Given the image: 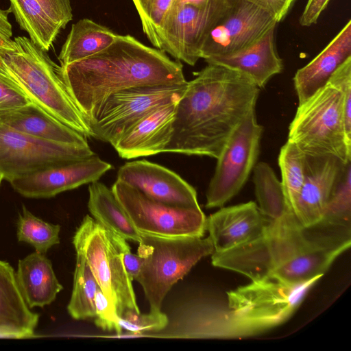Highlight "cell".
<instances>
[{
  "label": "cell",
  "instance_id": "cell-1",
  "mask_svg": "<svg viewBox=\"0 0 351 351\" xmlns=\"http://www.w3.org/2000/svg\"><path fill=\"white\" fill-rule=\"evenodd\" d=\"M259 92L243 73L208 64L187 82L165 152L217 159L232 133L255 110Z\"/></svg>",
  "mask_w": 351,
  "mask_h": 351
},
{
  "label": "cell",
  "instance_id": "cell-2",
  "mask_svg": "<svg viewBox=\"0 0 351 351\" xmlns=\"http://www.w3.org/2000/svg\"><path fill=\"white\" fill-rule=\"evenodd\" d=\"M67 90L88 123L111 95L141 86L184 84L180 61L130 35H117L102 51L61 66Z\"/></svg>",
  "mask_w": 351,
  "mask_h": 351
},
{
  "label": "cell",
  "instance_id": "cell-3",
  "mask_svg": "<svg viewBox=\"0 0 351 351\" xmlns=\"http://www.w3.org/2000/svg\"><path fill=\"white\" fill-rule=\"evenodd\" d=\"M14 42V49H0V73L32 103L86 138L92 137L87 120L64 82L61 66L29 38L17 36Z\"/></svg>",
  "mask_w": 351,
  "mask_h": 351
},
{
  "label": "cell",
  "instance_id": "cell-4",
  "mask_svg": "<svg viewBox=\"0 0 351 351\" xmlns=\"http://www.w3.org/2000/svg\"><path fill=\"white\" fill-rule=\"evenodd\" d=\"M351 83V57L332 73L327 84L298 105L289 127L288 141L305 155L332 156L351 162V137L343 120L344 88Z\"/></svg>",
  "mask_w": 351,
  "mask_h": 351
},
{
  "label": "cell",
  "instance_id": "cell-5",
  "mask_svg": "<svg viewBox=\"0 0 351 351\" xmlns=\"http://www.w3.org/2000/svg\"><path fill=\"white\" fill-rule=\"evenodd\" d=\"M138 243L137 254L144 261L135 280L142 286L152 313L160 312L171 287L199 260L214 252L209 237L171 238L141 234Z\"/></svg>",
  "mask_w": 351,
  "mask_h": 351
},
{
  "label": "cell",
  "instance_id": "cell-6",
  "mask_svg": "<svg viewBox=\"0 0 351 351\" xmlns=\"http://www.w3.org/2000/svg\"><path fill=\"white\" fill-rule=\"evenodd\" d=\"M73 243L90 267L104 295L120 317L127 310L140 312L123 254L130 249L126 239L86 215L77 229Z\"/></svg>",
  "mask_w": 351,
  "mask_h": 351
},
{
  "label": "cell",
  "instance_id": "cell-7",
  "mask_svg": "<svg viewBox=\"0 0 351 351\" xmlns=\"http://www.w3.org/2000/svg\"><path fill=\"white\" fill-rule=\"evenodd\" d=\"M306 239L305 228L291 213L280 221H270L261 237L223 252H214L212 264L240 273L252 281L261 280L270 277Z\"/></svg>",
  "mask_w": 351,
  "mask_h": 351
},
{
  "label": "cell",
  "instance_id": "cell-8",
  "mask_svg": "<svg viewBox=\"0 0 351 351\" xmlns=\"http://www.w3.org/2000/svg\"><path fill=\"white\" fill-rule=\"evenodd\" d=\"M186 85L141 86L113 93L88 121L92 137L114 147L143 119L163 106L178 102Z\"/></svg>",
  "mask_w": 351,
  "mask_h": 351
},
{
  "label": "cell",
  "instance_id": "cell-9",
  "mask_svg": "<svg viewBox=\"0 0 351 351\" xmlns=\"http://www.w3.org/2000/svg\"><path fill=\"white\" fill-rule=\"evenodd\" d=\"M322 276L298 284L269 277L227 293L228 307L240 319L267 330L286 322Z\"/></svg>",
  "mask_w": 351,
  "mask_h": 351
},
{
  "label": "cell",
  "instance_id": "cell-10",
  "mask_svg": "<svg viewBox=\"0 0 351 351\" xmlns=\"http://www.w3.org/2000/svg\"><path fill=\"white\" fill-rule=\"evenodd\" d=\"M135 228L141 234L162 237H202L206 217L201 208H187L153 200L117 180L112 186Z\"/></svg>",
  "mask_w": 351,
  "mask_h": 351
},
{
  "label": "cell",
  "instance_id": "cell-11",
  "mask_svg": "<svg viewBox=\"0 0 351 351\" xmlns=\"http://www.w3.org/2000/svg\"><path fill=\"white\" fill-rule=\"evenodd\" d=\"M263 128L251 112L232 133L217 158L206 191V207H222L241 190L259 154Z\"/></svg>",
  "mask_w": 351,
  "mask_h": 351
},
{
  "label": "cell",
  "instance_id": "cell-12",
  "mask_svg": "<svg viewBox=\"0 0 351 351\" xmlns=\"http://www.w3.org/2000/svg\"><path fill=\"white\" fill-rule=\"evenodd\" d=\"M264 328L237 317L228 306L197 300L181 306L165 328L141 337L162 339H234L259 335Z\"/></svg>",
  "mask_w": 351,
  "mask_h": 351
},
{
  "label": "cell",
  "instance_id": "cell-13",
  "mask_svg": "<svg viewBox=\"0 0 351 351\" xmlns=\"http://www.w3.org/2000/svg\"><path fill=\"white\" fill-rule=\"evenodd\" d=\"M95 154L88 144L47 141L15 131L0 122V173L8 182Z\"/></svg>",
  "mask_w": 351,
  "mask_h": 351
},
{
  "label": "cell",
  "instance_id": "cell-14",
  "mask_svg": "<svg viewBox=\"0 0 351 351\" xmlns=\"http://www.w3.org/2000/svg\"><path fill=\"white\" fill-rule=\"evenodd\" d=\"M228 1L171 8L158 30L156 47L178 61L194 66L200 58L204 38L223 14Z\"/></svg>",
  "mask_w": 351,
  "mask_h": 351
},
{
  "label": "cell",
  "instance_id": "cell-15",
  "mask_svg": "<svg viewBox=\"0 0 351 351\" xmlns=\"http://www.w3.org/2000/svg\"><path fill=\"white\" fill-rule=\"evenodd\" d=\"M278 21L270 13L245 0H228L216 24L209 31L200 49L205 61L234 53L256 43Z\"/></svg>",
  "mask_w": 351,
  "mask_h": 351
},
{
  "label": "cell",
  "instance_id": "cell-16",
  "mask_svg": "<svg viewBox=\"0 0 351 351\" xmlns=\"http://www.w3.org/2000/svg\"><path fill=\"white\" fill-rule=\"evenodd\" d=\"M112 167L95 154L27 174L9 182L24 197L47 198L98 181Z\"/></svg>",
  "mask_w": 351,
  "mask_h": 351
},
{
  "label": "cell",
  "instance_id": "cell-17",
  "mask_svg": "<svg viewBox=\"0 0 351 351\" xmlns=\"http://www.w3.org/2000/svg\"><path fill=\"white\" fill-rule=\"evenodd\" d=\"M305 229L304 243L274 270L271 277L298 284L323 276L334 261L350 247V236L322 232L313 227Z\"/></svg>",
  "mask_w": 351,
  "mask_h": 351
},
{
  "label": "cell",
  "instance_id": "cell-18",
  "mask_svg": "<svg viewBox=\"0 0 351 351\" xmlns=\"http://www.w3.org/2000/svg\"><path fill=\"white\" fill-rule=\"evenodd\" d=\"M117 180L169 205L199 208L195 189L174 171L146 160L125 163Z\"/></svg>",
  "mask_w": 351,
  "mask_h": 351
},
{
  "label": "cell",
  "instance_id": "cell-19",
  "mask_svg": "<svg viewBox=\"0 0 351 351\" xmlns=\"http://www.w3.org/2000/svg\"><path fill=\"white\" fill-rule=\"evenodd\" d=\"M305 156L304 181L293 213L303 228H309L322 220L346 164L332 156Z\"/></svg>",
  "mask_w": 351,
  "mask_h": 351
},
{
  "label": "cell",
  "instance_id": "cell-20",
  "mask_svg": "<svg viewBox=\"0 0 351 351\" xmlns=\"http://www.w3.org/2000/svg\"><path fill=\"white\" fill-rule=\"evenodd\" d=\"M270 221L254 202L221 208L206 218L214 252H220L255 239L265 233Z\"/></svg>",
  "mask_w": 351,
  "mask_h": 351
},
{
  "label": "cell",
  "instance_id": "cell-21",
  "mask_svg": "<svg viewBox=\"0 0 351 351\" xmlns=\"http://www.w3.org/2000/svg\"><path fill=\"white\" fill-rule=\"evenodd\" d=\"M178 102L159 108L130 129L113 147L119 156L133 159L165 152L171 138Z\"/></svg>",
  "mask_w": 351,
  "mask_h": 351
},
{
  "label": "cell",
  "instance_id": "cell-22",
  "mask_svg": "<svg viewBox=\"0 0 351 351\" xmlns=\"http://www.w3.org/2000/svg\"><path fill=\"white\" fill-rule=\"evenodd\" d=\"M351 57V21L311 62L299 69L293 77L299 104L324 87L332 73Z\"/></svg>",
  "mask_w": 351,
  "mask_h": 351
},
{
  "label": "cell",
  "instance_id": "cell-23",
  "mask_svg": "<svg viewBox=\"0 0 351 351\" xmlns=\"http://www.w3.org/2000/svg\"><path fill=\"white\" fill-rule=\"evenodd\" d=\"M38 318L22 296L14 269L0 260V337H33Z\"/></svg>",
  "mask_w": 351,
  "mask_h": 351
},
{
  "label": "cell",
  "instance_id": "cell-24",
  "mask_svg": "<svg viewBox=\"0 0 351 351\" xmlns=\"http://www.w3.org/2000/svg\"><path fill=\"white\" fill-rule=\"evenodd\" d=\"M275 28L271 29L256 43L234 53L210 58L206 62L232 69L250 77L259 88L283 69L274 42Z\"/></svg>",
  "mask_w": 351,
  "mask_h": 351
},
{
  "label": "cell",
  "instance_id": "cell-25",
  "mask_svg": "<svg viewBox=\"0 0 351 351\" xmlns=\"http://www.w3.org/2000/svg\"><path fill=\"white\" fill-rule=\"evenodd\" d=\"M0 122L10 128L47 141L85 145L86 138L33 103L0 111Z\"/></svg>",
  "mask_w": 351,
  "mask_h": 351
},
{
  "label": "cell",
  "instance_id": "cell-26",
  "mask_svg": "<svg viewBox=\"0 0 351 351\" xmlns=\"http://www.w3.org/2000/svg\"><path fill=\"white\" fill-rule=\"evenodd\" d=\"M16 282L29 308L52 303L63 289L44 254L33 252L19 261Z\"/></svg>",
  "mask_w": 351,
  "mask_h": 351
},
{
  "label": "cell",
  "instance_id": "cell-27",
  "mask_svg": "<svg viewBox=\"0 0 351 351\" xmlns=\"http://www.w3.org/2000/svg\"><path fill=\"white\" fill-rule=\"evenodd\" d=\"M88 208L94 219L126 240L138 243L141 234L135 228L112 189L98 181L88 186Z\"/></svg>",
  "mask_w": 351,
  "mask_h": 351
},
{
  "label": "cell",
  "instance_id": "cell-28",
  "mask_svg": "<svg viewBox=\"0 0 351 351\" xmlns=\"http://www.w3.org/2000/svg\"><path fill=\"white\" fill-rule=\"evenodd\" d=\"M117 34L89 19L74 23L62 47L60 66L87 58L108 47Z\"/></svg>",
  "mask_w": 351,
  "mask_h": 351
},
{
  "label": "cell",
  "instance_id": "cell-29",
  "mask_svg": "<svg viewBox=\"0 0 351 351\" xmlns=\"http://www.w3.org/2000/svg\"><path fill=\"white\" fill-rule=\"evenodd\" d=\"M253 182L258 206L268 220L278 221L293 213L287 204L281 182L267 162L256 164L253 169Z\"/></svg>",
  "mask_w": 351,
  "mask_h": 351
},
{
  "label": "cell",
  "instance_id": "cell-30",
  "mask_svg": "<svg viewBox=\"0 0 351 351\" xmlns=\"http://www.w3.org/2000/svg\"><path fill=\"white\" fill-rule=\"evenodd\" d=\"M10 11L29 39L43 50L51 47L61 29L36 0H10Z\"/></svg>",
  "mask_w": 351,
  "mask_h": 351
},
{
  "label": "cell",
  "instance_id": "cell-31",
  "mask_svg": "<svg viewBox=\"0 0 351 351\" xmlns=\"http://www.w3.org/2000/svg\"><path fill=\"white\" fill-rule=\"evenodd\" d=\"M351 162L346 164L326 206L322 220L315 226L324 230L350 232Z\"/></svg>",
  "mask_w": 351,
  "mask_h": 351
},
{
  "label": "cell",
  "instance_id": "cell-32",
  "mask_svg": "<svg viewBox=\"0 0 351 351\" xmlns=\"http://www.w3.org/2000/svg\"><path fill=\"white\" fill-rule=\"evenodd\" d=\"M99 285L86 261L76 254L73 287L67 310L75 319L95 316V296Z\"/></svg>",
  "mask_w": 351,
  "mask_h": 351
},
{
  "label": "cell",
  "instance_id": "cell-33",
  "mask_svg": "<svg viewBox=\"0 0 351 351\" xmlns=\"http://www.w3.org/2000/svg\"><path fill=\"white\" fill-rule=\"evenodd\" d=\"M305 160V154L288 141L280 150L278 162L281 171V183L292 211L304 184Z\"/></svg>",
  "mask_w": 351,
  "mask_h": 351
},
{
  "label": "cell",
  "instance_id": "cell-34",
  "mask_svg": "<svg viewBox=\"0 0 351 351\" xmlns=\"http://www.w3.org/2000/svg\"><path fill=\"white\" fill-rule=\"evenodd\" d=\"M16 228L18 240L30 244L37 252L45 254L52 246L60 243V226L43 221L24 206Z\"/></svg>",
  "mask_w": 351,
  "mask_h": 351
},
{
  "label": "cell",
  "instance_id": "cell-35",
  "mask_svg": "<svg viewBox=\"0 0 351 351\" xmlns=\"http://www.w3.org/2000/svg\"><path fill=\"white\" fill-rule=\"evenodd\" d=\"M142 28L150 43L156 47L157 34L173 0H132Z\"/></svg>",
  "mask_w": 351,
  "mask_h": 351
},
{
  "label": "cell",
  "instance_id": "cell-36",
  "mask_svg": "<svg viewBox=\"0 0 351 351\" xmlns=\"http://www.w3.org/2000/svg\"><path fill=\"white\" fill-rule=\"evenodd\" d=\"M169 317L162 313L149 312L142 314L134 310H127L119 317V324L122 329L138 336L147 332H157L166 327Z\"/></svg>",
  "mask_w": 351,
  "mask_h": 351
},
{
  "label": "cell",
  "instance_id": "cell-37",
  "mask_svg": "<svg viewBox=\"0 0 351 351\" xmlns=\"http://www.w3.org/2000/svg\"><path fill=\"white\" fill-rule=\"evenodd\" d=\"M95 325L106 331H115L119 335L122 328L119 324V317L114 306L104 295L99 287L95 296Z\"/></svg>",
  "mask_w": 351,
  "mask_h": 351
},
{
  "label": "cell",
  "instance_id": "cell-38",
  "mask_svg": "<svg viewBox=\"0 0 351 351\" xmlns=\"http://www.w3.org/2000/svg\"><path fill=\"white\" fill-rule=\"evenodd\" d=\"M32 103L10 81L0 73V111L17 108Z\"/></svg>",
  "mask_w": 351,
  "mask_h": 351
},
{
  "label": "cell",
  "instance_id": "cell-39",
  "mask_svg": "<svg viewBox=\"0 0 351 351\" xmlns=\"http://www.w3.org/2000/svg\"><path fill=\"white\" fill-rule=\"evenodd\" d=\"M51 19L60 28H64L72 20L69 0H36Z\"/></svg>",
  "mask_w": 351,
  "mask_h": 351
},
{
  "label": "cell",
  "instance_id": "cell-40",
  "mask_svg": "<svg viewBox=\"0 0 351 351\" xmlns=\"http://www.w3.org/2000/svg\"><path fill=\"white\" fill-rule=\"evenodd\" d=\"M271 14L280 22L287 14L295 0H245Z\"/></svg>",
  "mask_w": 351,
  "mask_h": 351
},
{
  "label": "cell",
  "instance_id": "cell-41",
  "mask_svg": "<svg viewBox=\"0 0 351 351\" xmlns=\"http://www.w3.org/2000/svg\"><path fill=\"white\" fill-rule=\"evenodd\" d=\"M330 0H308L299 22L302 26L309 27L317 23Z\"/></svg>",
  "mask_w": 351,
  "mask_h": 351
},
{
  "label": "cell",
  "instance_id": "cell-42",
  "mask_svg": "<svg viewBox=\"0 0 351 351\" xmlns=\"http://www.w3.org/2000/svg\"><path fill=\"white\" fill-rule=\"evenodd\" d=\"M10 9L0 8V49H12L15 47L12 37V25L8 21Z\"/></svg>",
  "mask_w": 351,
  "mask_h": 351
},
{
  "label": "cell",
  "instance_id": "cell-43",
  "mask_svg": "<svg viewBox=\"0 0 351 351\" xmlns=\"http://www.w3.org/2000/svg\"><path fill=\"white\" fill-rule=\"evenodd\" d=\"M123 259L125 269L130 279L132 280H136L143 265V257L138 254H132L130 249H128L125 251Z\"/></svg>",
  "mask_w": 351,
  "mask_h": 351
},
{
  "label": "cell",
  "instance_id": "cell-44",
  "mask_svg": "<svg viewBox=\"0 0 351 351\" xmlns=\"http://www.w3.org/2000/svg\"><path fill=\"white\" fill-rule=\"evenodd\" d=\"M219 1L221 0H173L171 8L184 4H191L195 5L204 6L218 2Z\"/></svg>",
  "mask_w": 351,
  "mask_h": 351
},
{
  "label": "cell",
  "instance_id": "cell-45",
  "mask_svg": "<svg viewBox=\"0 0 351 351\" xmlns=\"http://www.w3.org/2000/svg\"><path fill=\"white\" fill-rule=\"evenodd\" d=\"M2 180H3V179L1 174L0 173V184H1Z\"/></svg>",
  "mask_w": 351,
  "mask_h": 351
}]
</instances>
